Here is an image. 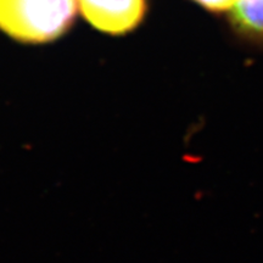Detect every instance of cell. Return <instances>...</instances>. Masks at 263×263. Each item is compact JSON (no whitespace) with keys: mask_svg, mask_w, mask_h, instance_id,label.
<instances>
[{"mask_svg":"<svg viewBox=\"0 0 263 263\" xmlns=\"http://www.w3.org/2000/svg\"><path fill=\"white\" fill-rule=\"evenodd\" d=\"M78 0H0V29L20 42L45 43L70 28Z\"/></svg>","mask_w":263,"mask_h":263,"instance_id":"1","label":"cell"},{"mask_svg":"<svg viewBox=\"0 0 263 263\" xmlns=\"http://www.w3.org/2000/svg\"><path fill=\"white\" fill-rule=\"evenodd\" d=\"M78 8L89 24L108 34H124L140 24L145 0H78Z\"/></svg>","mask_w":263,"mask_h":263,"instance_id":"2","label":"cell"},{"mask_svg":"<svg viewBox=\"0 0 263 263\" xmlns=\"http://www.w3.org/2000/svg\"><path fill=\"white\" fill-rule=\"evenodd\" d=\"M229 11L233 27L240 35L263 43V0H236Z\"/></svg>","mask_w":263,"mask_h":263,"instance_id":"3","label":"cell"},{"mask_svg":"<svg viewBox=\"0 0 263 263\" xmlns=\"http://www.w3.org/2000/svg\"><path fill=\"white\" fill-rule=\"evenodd\" d=\"M195 2L211 11H229L234 6L236 0H195Z\"/></svg>","mask_w":263,"mask_h":263,"instance_id":"4","label":"cell"}]
</instances>
